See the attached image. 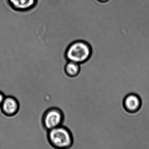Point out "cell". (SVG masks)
Masks as SVG:
<instances>
[{
    "label": "cell",
    "instance_id": "obj_7",
    "mask_svg": "<svg viewBox=\"0 0 149 149\" xmlns=\"http://www.w3.org/2000/svg\"><path fill=\"white\" fill-rule=\"evenodd\" d=\"M81 70V64L74 62L68 61L64 66V72L69 77H76Z\"/></svg>",
    "mask_w": 149,
    "mask_h": 149
},
{
    "label": "cell",
    "instance_id": "obj_2",
    "mask_svg": "<svg viewBox=\"0 0 149 149\" xmlns=\"http://www.w3.org/2000/svg\"><path fill=\"white\" fill-rule=\"evenodd\" d=\"M92 48L88 42L83 40L74 42L65 52L66 61L82 64L88 61L92 54Z\"/></svg>",
    "mask_w": 149,
    "mask_h": 149
},
{
    "label": "cell",
    "instance_id": "obj_3",
    "mask_svg": "<svg viewBox=\"0 0 149 149\" xmlns=\"http://www.w3.org/2000/svg\"><path fill=\"white\" fill-rule=\"evenodd\" d=\"M64 120V113L57 107H51L48 109L42 117V125L47 131L62 125Z\"/></svg>",
    "mask_w": 149,
    "mask_h": 149
},
{
    "label": "cell",
    "instance_id": "obj_5",
    "mask_svg": "<svg viewBox=\"0 0 149 149\" xmlns=\"http://www.w3.org/2000/svg\"><path fill=\"white\" fill-rule=\"evenodd\" d=\"M0 108L3 114L7 116H13L19 112V103L14 97L6 96Z\"/></svg>",
    "mask_w": 149,
    "mask_h": 149
},
{
    "label": "cell",
    "instance_id": "obj_8",
    "mask_svg": "<svg viewBox=\"0 0 149 149\" xmlns=\"http://www.w3.org/2000/svg\"><path fill=\"white\" fill-rule=\"evenodd\" d=\"M6 97L5 94L3 92L0 91V106H1L2 103H3Z\"/></svg>",
    "mask_w": 149,
    "mask_h": 149
},
{
    "label": "cell",
    "instance_id": "obj_4",
    "mask_svg": "<svg viewBox=\"0 0 149 149\" xmlns=\"http://www.w3.org/2000/svg\"><path fill=\"white\" fill-rule=\"evenodd\" d=\"M142 100L140 97L134 93L126 95L123 100V106L126 112L135 114L141 109Z\"/></svg>",
    "mask_w": 149,
    "mask_h": 149
},
{
    "label": "cell",
    "instance_id": "obj_1",
    "mask_svg": "<svg viewBox=\"0 0 149 149\" xmlns=\"http://www.w3.org/2000/svg\"><path fill=\"white\" fill-rule=\"evenodd\" d=\"M47 131L48 141L54 148L68 149L73 145V135L70 130L67 127L61 125Z\"/></svg>",
    "mask_w": 149,
    "mask_h": 149
},
{
    "label": "cell",
    "instance_id": "obj_9",
    "mask_svg": "<svg viewBox=\"0 0 149 149\" xmlns=\"http://www.w3.org/2000/svg\"><path fill=\"white\" fill-rule=\"evenodd\" d=\"M97 1L101 3H105L109 1V0H97Z\"/></svg>",
    "mask_w": 149,
    "mask_h": 149
},
{
    "label": "cell",
    "instance_id": "obj_6",
    "mask_svg": "<svg viewBox=\"0 0 149 149\" xmlns=\"http://www.w3.org/2000/svg\"><path fill=\"white\" fill-rule=\"evenodd\" d=\"M37 0H8L10 6L15 10L23 11L33 8Z\"/></svg>",
    "mask_w": 149,
    "mask_h": 149
}]
</instances>
